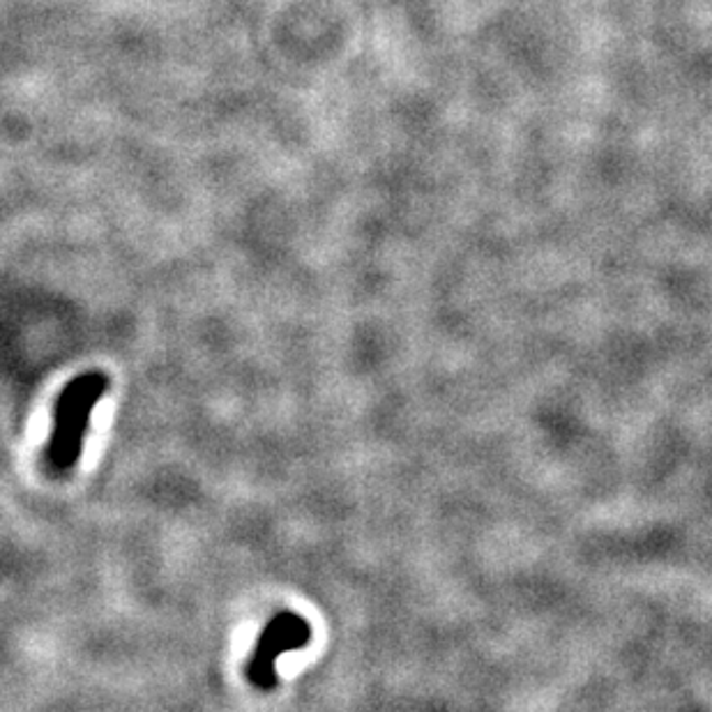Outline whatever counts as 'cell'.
<instances>
[{
  "label": "cell",
  "mask_w": 712,
  "mask_h": 712,
  "mask_svg": "<svg viewBox=\"0 0 712 712\" xmlns=\"http://www.w3.org/2000/svg\"><path fill=\"white\" fill-rule=\"evenodd\" d=\"M107 390L109 376L102 371L79 374L60 390L54 403L52 436L44 449V459L52 472H67L77 468L84 453L90 415Z\"/></svg>",
  "instance_id": "1"
},
{
  "label": "cell",
  "mask_w": 712,
  "mask_h": 712,
  "mask_svg": "<svg viewBox=\"0 0 712 712\" xmlns=\"http://www.w3.org/2000/svg\"><path fill=\"white\" fill-rule=\"evenodd\" d=\"M312 644V625L293 611H279L258 634L256 646L247 661V680L256 690H275L279 676L277 664L281 655L302 650Z\"/></svg>",
  "instance_id": "2"
}]
</instances>
